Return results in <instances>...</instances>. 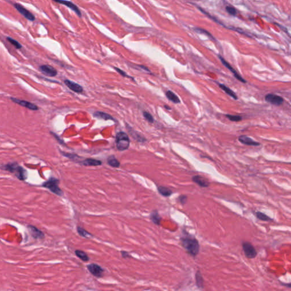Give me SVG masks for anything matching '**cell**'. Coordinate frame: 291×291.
<instances>
[{
	"instance_id": "6da1fadb",
	"label": "cell",
	"mask_w": 291,
	"mask_h": 291,
	"mask_svg": "<svg viewBox=\"0 0 291 291\" xmlns=\"http://www.w3.org/2000/svg\"><path fill=\"white\" fill-rule=\"evenodd\" d=\"M182 236L180 237V243L186 252L193 258L199 254L200 245L195 237L191 235L185 229H183Z\"/></svg>"
},
{
	"instance_id": "7a4b0ae2",
	"label": "cell",
	"mask_w": 291,
	"mask_h": 291,
	"mask_svg": "<svg viewBox=\"0 0 291 291\" xmlns=\"http://www.w3.org/2000/svg\"><path fill=\"white\" fill-rule=\"evenodd\" d=\"M1 169L8 171L10 173H14L16 178L21 181L26 180L27 177L26 171L16 163H10L3 165L1 167Z\"/></svg>"
},
{
	"instance_id": "3957f363",
	"label": "cell",
	"mask_w": 291,
	"mask_h": 291,
	"mask_svg": "<svg viewBox=\"0 0 291 291\" xmlns=\"http://www.w3.org/2000/svg\"><path fill=\"white\" fill-rule=\"evenodd\" d=\"M59 180L55 177H50L49 179L44 182L42 186L49 190L51 192L59 196H62L63 192L59 186Z\"/></svg>"
},
{
	"instance_id": "277c9868",
	"label": "cell",
	"mask_w": 291,
	"mask_h": 291,
	"mask_svg": "<svg viewBox=\"0 0 291 291\" xmlns=\"http://www.w3.org/2000/svg\"><path fill=\"white\" fill-rule=\"evenodd\" d=\"M116 146L119 151H124L128 149L130 146V139L128 134L124 132H119L116 135Z\"/></svg>"
},
{
	"instance_id": "5b68a950",
	"label": "cell",
	"mask_w": 291,
	"mask_h": 291,
	"mask_svg": "<svg viewBox=\"0 0 291 291\" xmlns=\"http://www.w3.org/2000/svg\"><path fill=\"white\" fill-rule=\"evenodd\" d=\"M242 246L245 255L247 258L252 259L256 257L258 252L250 242L243 241L242 243Z\"/></svg>"
},
{
	"instance_id": "8992f818",
	"label": "cell",
	"mask_w": 291,
	"mask_h": 291,
	"mask_svg": "<svg viewBox=\"0 0 291 291\" xmlns=\"http://www.w3.org/2000/svg\"><path fill=\"white\" fill-rule=\"evenodd\" d=\"M14 7L16 9V10L21 15H22L27 20L30 21H34L35 20V16L33 14L31 13L27 9H26L25 7H24L23 6H22L20 3H14Z\"/></svg>"
},
{
	"instance_id": "52a82bcc",
	"label": "cell",
	"mask_w": 291,
	"mask_h": 291,
	"mask_svg": "<svg viewBox=\"0 0 291 291\" xmlns=\"http://www.w3.org/2000/svg\"><path fill=\"white\" fill-rule=\"evenodd\" d=\"M265 100L272 105L280 106L284 102V98L278 95L269 93L265 96Z\"/></svg>"
},
{
	"instance_id": "ba28073f",
	"label": "cell",
	"mask_w": 291,
	"mask_h": 291,
	"mask_svg": "<svg viewBox=\"0 0 291 291\" xmlns=\"http://www.w3.org/2000/svg\"><path fill=\"white\" fill-rule=\"evenodd\" d=\"M87 268L91 274L95 277L100 278L103 276L104 270L100 265L95 263H91L87 265Z\"/></svg>"
},
{
	"instance_id": "9c48e42d",
	"label": "cell",
	"mask_w": 291,
	"mask_h": 291,
	"mask_svg": "<svg viewBox=\"0 0 291 291\" xmlns=\"http://www.w3.org/2000/svg\"><path fill=\"white\" fill-rule=\"evenodd\" d=\"M218 58H219V59H220L221 62L225 66V67H226L227 68L229 69L231 72H232V74L234 75V76L236 77V79H237L238 80H239V82H242L243 83H246V82H247L246 81V80L243 79L242 76L240 75L238 72H237V71L233 68V67H232V66H231L227 61H226L225 59H224L223 57H222L221 56L219 55H218Z\"/></svg>"
},
{
	"instance_id": "30bf717a",
	"label": "cell",
	"mask_w": 291,
	"mask_h": 291,
	"mask_svg": "<svg viewBox=\"0 0 291 291\" xmlns=\"http://www.w3.org/2000/svg\"><path fill=\"white\" fill-rule=\"evenodd\" d=\"M53 1H55L58 3L65 5L66 7L69 8L70 9H71L72 11L75 12L78 16H80V17L82 16V13H81L80 9H79V7H77L75 4L72 3V2L69 1H67V0H53Z\"/></svg>"
},
{
	"instance_id": "8fae6325",
	"label": "cell",
	"mask_w": 291,
	"mask_h": 291,
	"mask_svg": "<svg viewBox=\"0 0 291 291\" xmlns=\"http://www.w3.org/2000/svg\"><path fill=\"white\" fill-rule=\"evenodd\" d=\"M192 180L201 188H208L210 185L209 181L205 177L199 175H195L192 177Z\"/></svg>"
},
{
	"instance_id": "7c38bea8",
	"label": "cell",
	"mask_w": 291,
	"mask_h": 291,
	"mask_svg": "<svg viewBox=\"0 0 291 291\" xmlns=\"http://www.w3.org/2000/svg\"><path fill=\"white\" fill-rule=\"evenodd\" d=\"M11 100L14 103L21 105L22 106H23L25 108H27L30 110H38V106L35 104H33V103H31L30 102L27 101H25V100H21L17 99L16 98H14V97H12Z\"/></svg>"
},
{
	"instance_id": "4fadbf2b",
	"label": "cell",
	"mask_w": 291,
	"mask_h": 291,
	"mask_svg": "<svg viewBox=\"0 0 291 291\" xmlns=\"http://www.w3.org/2000/svg\"><path fill=\"white\" fill-rule=\"evenodd\" d=\"M27 229H29L31 236H32L34 238L38 239L45 238L44 232L35 226L30 225L27 226Z\"/></svg>"
},
{
	"instance_id": "5bb4252c",
	"label": "cell",
	"mask_w": 291,
	"mask_h": 291,
	"mask_svg": "<svg viewBox=\"0 0 291 291\" xmlns=\"http://www.w3.org/2000/svg\"><path fill=\"white\" fill-rule=\"evenodd\" d=\"M40 69L44 75L50 77H54L58 74L57 70L49 65H42L40 67Z\"/></svg>"
},
{
	"instance_id": "9a60e30c",
	"label": "cell",
	"mask_w": 291,
	"mask_h": 291,
	"mask_svg": "<svg viewBox=\"0 0 291 291\" xmlns=\"http://www.w3.org/2000/svg\"><path fill=\"white\" fill-rule=\"evenodd\" d=\"M238 141L242 143L247 146H258L260 145L259 142L256 141H254L252 138L249 137L246 135H241L238 138Z\"/></svg>"
},
{
	"instance_id": "2e32d148",
	"label": "cell",
	"mask_w": 291,
	"mask_h": 291,
	"mask_svg": "<svg viewBox=\"0 0 291 291\" xmlns=\"http://www.w3.org/2000/svg\"><path fill=\"white\" fill-rule=\"evenodd\" d=\"M64 83L72 91L77 93H80L83 91V88L82 86L78 84L77 83H76L75 82H72L69 80H66L64 81Z\"/></svg>"
},
{
	"instance_id": "e0dca14e",
	"label": "cell",
	"mask_w": 291,
	"mask_h": 291,
	"mask_svg": "<svg viewBox=\"0 0 291 291\" xmlns=\"http://www.w3.org/2000/svg\"><path fill=\"white\" fill-rule=\"evenodd\" d=\"M80 163L83 166H98L102 164L101 160H97L92 158H88L80 162Z\"/></svg>"
},
{
	"instance_id": "ac0fdd59",
	"label": "cell",
	"mask_w": 291,
	"mask_h": 291,
	"mask_svg": "<svg viewBox=\"0 0 291 291\" xmlns=\"http://www.w3.org/2000/svg\"><path fill=\"white\" fill-rule=\"evenodd\" d=\"M216 82L217 83V84L219 86V88L221 89L222 90H223L224 92H225L227 95H229V96H230L231 97H232L233 99H234V100H238V96H237L236 93H235V92H234L233 91H232V89H230L229 88V87H228L227 86H226L225 84H221V83H219L218 82Z\"/></svg>"
},
{
	"instance_id": "d6986e66",
	"label": "cell",
	"mask_w": 291,
	"mask_h": 291,
	"mask_svg": "<svg viewBox=\"0 0 291 291\" xmlns=\"http://www.w3.org/2000/svg\"><path fill=\"white\" fill-rule=\"evenodd\" d=\"M157 191L160 195L166 197L171 196L173 193L172 190L169 188L162 185L157 186Z\"/></svg>"
},
{
	"instance_id": "ffe728a7",
	"label": "cell",
	"mask_w": 291,
	"mask_h": 291,
	"mask_svg": "<svg viewBox=\"0 0 291 291\" xmlns=\"http://www.w3.org/2000/svg\"><path fill=\"white\" fill-rule=\"evenodd\" d=\"M151 221L156 225L159 226L162 221V217H160L158 211L155 210L150 214V216Z\"/></svg>"
},
{
	"instance_id": "44dd1931",
	"label": "cell",
	"mask_w": 291,
	"mask_h": 291,
	"mask_svg": "<svg viewBox=\"0 0 291 291\" xmlns=\"http://www.w3.org/2000/svg\"><path fill=\"white\" fill-rule=\"evenodd\" d=\"M195 280H196V285L197 287L199 289H204V279L203 276L201 275V272L199 270L197 271L195 274Z\"/></svg>"
},
{
	"instance_id": "7402d4cb",
	"label": "cell",
	"mask_w": 291,
	"mask_h": 291,
	"mask_svg": "<svg viewBox=\"0 0 291 291\" xmlns=\"http://www.w3.org/2000/svg\"><path fill=\"white\" fill-rule=\"evenodd\" d=\"M93 115L96 118H100V119H102V120H112V121H115V119L114 118H113V117L110 115H109L108 113H106L105 112H102V111H96L95 113H94L93 114Z\"/></svg>"
},
{
	"instance_id": "603a6c76",
	"label": "cell",
	"mask_w": 291,
	"mask_h": 291,
	"mask_svg": "<svg viewBox=\"0 0 291 291\" xmlns=\"http://www.w3.org/2000/svg\"><path fill=\"white\" fill-rule=\"evenodd\" d=\"M254 215L256 217L257 219H259L262 221H265V222H269V221H272L274 219L270 217L269 216L265 214L264 213L260 212V211H256L254 212Z\"/></svg>"
},
{
	"instance_id": "cb8c5ba5",
	"label": "cell",
	"mask_w": 291,
	"mask_h": 291,
	"mask_svg": "<svg viewBox=\"0 0 291 291\" xmlns=\"http://www.w3.org/2000/svg\"><path fill=\"white\" fill-rule=\"evenodd\" d=\"M166 96L167 98L169 100H170L172 102L175 104H180V99L177 97V96L175 95L173 92H172L171 91H168L166 93Z\"/></svg>"
},
{
	"instance_id": "d4e9b609",
	"label": "cell",
	"mask_w": 291,
	"mask_h": 291,
	"mask_svg": "<svg viewBox=\"0 0 291 291\" xmlns=\"http://www.w3.org/2000/svg\"><path fill=\"white\" fill-rule=\"evenodd\" d=\"M75 254L77 257L80 259L83 262H88L89 260V257L86 254V252L80 250H76L75 251Z\"/></svg>"
},
{
	"instance_id": "484cf974",
	"label": "cell",
	"mask_w": 291,
	"mask_h": 291,
	"mask_svg": "<svg viewBox=\"0 0 291 291\" xmlns=\"http://www.w3.org/2000/svg\"><path fill=\"white\" fill-rule=\"evenodd\" d=\"M108 164L113 168H118L120 166V163L114 156H110L107 159Z\"/></svg>"
},
{
	"instance_id": "4316f807",
	"label": "cell",
	"mask_w": 291,
	"mask_h": 291,
	"mask_svg": "<svg viewBox=\"0 0 291 291\" xmlns=\"http://www.w3.org/2000/svg\"><path fill=\"white\" fill-rule=\"evenodd\" d=\"M77 232H78L80 236L82 237H84V238H89V237H92L93 236L92 234L89 232H87L86 230H85L84 229H83L82 227L80 226H77Z\"/></svg>"
},
{
	"instance_id": "83f0119b",
	"label": "cell",
	"mask_w": 291,
	"mask_h": 291,
	"mask_svg": "<svg viewBox=\"0 0 291 291\" xmlns=\"http://www.w3.org/2000/svg\"><path fill=\"white\" fill-rule=\"evenodd\" d=\"M7 40L13 46H14L16 49H21L22 47V46L20 44V43L18 42V41H16V40H14L13 38H12L11 37H9V36L7 37Z\"/></svg>"
},
{
	"instance_id": "f1b7e54d",
	"label": "cell",
	"mask_w": 291,
	"mask_h": 291,
	"mask_svg": "<svg viewBox=\"0 0 291 291\" xmlns=\"http://www.w3.org/2000/svg\"><path fill=\"white\" fill-rule=\"evenodd\" d=\"M226 117L228 118L230 121L232 122H239L242 120V117L239 115H226Z\"/></svg>"
},
{
	"instance_id": "f546056e",
	"label": "cell",
	"mask_w": 291,
	"mask_h": 291,
	"mask_svg": "<svg viewBox=\"0 0 291 291\" xmlns=\"http://www.w3.org/2000/svg\"><path fill=\"white\" fill-rule=\"evenodd\" d=\"M143 116H144L145 119L147 120L148 122L150 123H153L154 122V118L153 115H151L150 113L147 112V111H144L143 112Z\"/></svg>"
},
{
	"instance_id": "4dcf8cb0",
	"label": "cell",
	"mask_w": 291,
	"mask_h": 291,
	"mask_svg": "<svg viewBox=\"0 0 291 291\" xmlns=\"http://www.w3.org/2000/svg\"><path fill=\"white\" fill-rule=\"evenodd\" d=\"M61 154H62L63 156L68 157V158L70 159H72V160H75L77 158H79V157L77 156L75 154L67 153H64V152H62V151L61 152Z\"/></svg>"
},
{
	"instance_id": "1f68e13d",
	"label": "cell",
	"mask_w": 291,
	"mask_h": 291,
	"mask_svg": "<svg viewBox=\"0 0 291 291\" xmlns=\"http://www.w3.org/2000/svg\"><path fill=\"white\" fill-rule=\"evenodd\" d=\"M226 10L230 15L236 16V14H237V10L233 7L227 6V7H226Z\"/></svg>"
},
{
	"instance_id": "d6a6232c",
	"label": "cell",
	"mask_w": 291,
	"mask_h": 291,
	"mask_svg": "<svg viewBox=\"0 0 291 291\" xmlns=\"http://www.w3.org/2000/svg\"><path fill=\"white\" fill-rule=\"evenodd\" d=\"M188 199V197L186 195H180L177 198V200L181 205H185L186 204Z\"/></svg>"
},
{
	"instance_id": "836d02e7",
	"label": "cell",
	"mask_w": 291,
	"mask_h": 291,
	"mask_svg": "<svg viewBox=\"0 0 291 291\" xmlns=\"http://www.w3.org/2000/svg\"><path fill=\"white\" fill-rule=\"evenodd\" d=\"M115 69L117 71V72H118L121 75L124 76V77H128V78H131V77L130 76L128 75V74L126 73V72H124V71H122L121 69L118 68H115Z\"/></svg>"
},
{
	"instance_id": "e575fe53",
	"label": "cell",
	"mask_w": 291,
	"mask_h": 291,
	"mask_svg": "<svg viewBox=\"0 0 291 291\" xmlns=\"http://www.w3.org/2000/svg\"><path fill=\"white\" fill-rule=\"evenodd\" d=\"M121 256H122V257L123 258H129L131 257V255H130V254L128 252L126 251H121Z\"/></svg>"
},
{
	"instance_id": "d590c367",
	"label": "cell",
	"mask_w": 291,
	"mask_h": 291,
	"mask_svg": "<svg viewBox=\"0 0 291 291\" xmlns=\"http://www.w3.org/2000/svg\"><path fill=\"white\" fill-rule=\"evenodd\" d=\"M51 133L52 134V135H54V137L56 139L57 141L59 142V143H60V144H64V141H63L62 139H60V138H59V137H58V136L56 135V134H55V133H53V132H51Z\"/></svg>"
},
{
	"instance_id": "8d00e7d4",
	"label": "cell",
	"mask_w": 291,
	"mask_h": 291,
	"mask_svg": "<svg viewBox=\"0 0 291 291\" xmlns=\"http://www.w3.org/2000/svg\"><path fill=\"white\" fill-rule=\"evenodd\" d=\"M280 284L283 286H285L287 288H291V283H288V284H287V283H281L280 282Z\"/></svg>"
},
{
	"instance_id": "74e56055",
	"label": "cell",
	"mask_w": 291,
	"mask_h": 291,
	"mask_svg": "<svg viewBox=\"0 0 291 291\" xmlns=\"http://www.w3.org/2000/svg\"><path fill=\"white\" fill-rule=\"evenodd\" d=\"M164 108L167 109L168 110H171V108H170V106H168L167 105H164Z\"/></svg>"
}]
</instances>
